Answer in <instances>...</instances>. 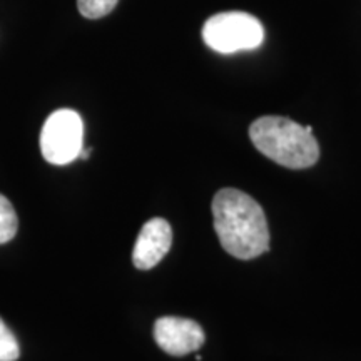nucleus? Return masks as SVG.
I'll use <instances>...</instances> for the list:
<instances>
[{
	"label": "nucleus",
	"instance_id": "nucleus-1",
	"mask_svg": "<svg viewBox=\"0 0 361 361\" xmlns=\"http://www.w3.org/2000/svg\"><path fill=\"white\" fill-rule=\"evenodd\" d=\"M214 231L221 246L236 259H255L269 250V228L263 207L250 194L219 189L213 200Z\"/></svg>",
	"mask_w": 361,
	"mask_h": 361
},
{
	"label": "nucleus",
	"instance_id": "nucleus-4",
	"mask_svg": "<svg viewBox=\"0 0 361 361\" xmlns=\"http://www.w3.org/2000/svg\"><path fill=\"white\" fill-rule=\"evenodd\" d=\"M84 123L82 117L72 109L52 112L40 130V151L51 164L66 166L75 161L82 151Z\"/></svg>",
	"mask_w": 361,
	"mask_h": 361
},
{
	"label": "nucleus",
	"instance_id": "nucleus-2",
	"mask_svg": "<svg viewBox=\"0 0 361 361\" xmlns=\"http://www.w3.org/2000/svg\"><path fill=\"white\" fill-rule=\"evenodd\" d=\"M250 139L261 154L288 169H308L319 159L311 126L283 116H263L250 126Z\"/></svg>",
	"mask_w": 361,
	"mask_h": 361
},
{
	"label": "nucleus",
	"instance_id": "nucleus-5",
	"mask_svg": "<svg viewBox=\"0 0 361 361\" xmlns=\"http://www.w3.org/2000/svg\"><path fill=\"white\" fill-rule=\"evenodd\" d=\"M154 340L162 351L173 356H186L204 345L201 324L179 316H162L154 323Z\"/></svg>",
	"mask_w": 361,
	"mask_h": 361
},
{
	"label": "nucleus",
	"instance_id": "nucleus-8",
	"mask_svg": "<svg viewBox=\"0 0 361 361\" xmlns=\"http://www.w3.org/2000/svg\"><path fill=\"white\" fill-rule=\"evenodd\" d=\"M119 0H78V8L85 19H101L114 11Z\"/></svg>",
	"mask_w": 361,
	"mask_h": 361
},
{
	"label": "nucleus",
	"instance_id": "nucleus-10",
	"mask_svg": "<svg viewBox=\"0 0 361 361\" xmlns=\"http://www.w3.org/2000/svg\"><path fill=\"white\" fill-rule=\"evenodd\" d=\"M90 156V149L89 147H82V151H80V154H79V157H82V159H87V157Z\"/></svg>",
	"mask_w": 361,
	"mask_h": 361
},
{
	"label": "nucleus",
	"instance_id": "nucleus-3",
	"mask_svg": "<svg viewBox=\"0 0 361 361\" xmlns=\"http://www.w3.org/2000/svg\"><path fill=\"white\" fill-rule=\"evenodd\" d=\"M206 45L219 54L255 51L264 40L263 24L247 12H221L202 25Z\"/></svg>",
	"mask_w": 361,
	"mask_h": 361
},
{
	"label": "nucleus",
	"instance_id": "nucleus-6",
	"mask_svg": "<svg viewBox=\"0 0 361 361\" xmlns=\"http://www.w3.org/2000/svg\"><path fill=\"white\" fill-rule=\"evenodd\" d=\"M173 245V229L162 218H152L142 226L135 239L133 263L137 269L147 271L157 266L168 255Z\"/></svg>",
	"mask_w": 361,
	"mask_h": 361
},
{
	"label": "nucleus",
	"instance_id": "nucleus-7",
	"mask_svg": "<svg viewBox=\"0 0 361 361\" xmlns=\"http://www.w3.org/2000/svg\"><path fill=\"white\" fill-rule=\"evenodd\" d=\"M17 228H19V221H17L16 209L11 201L4 194H0V245H6L13 239Z\"/></svg>",
	"mask_w": 361,
	"mask_h": 361
},
{
	"label": "nucleus",
	"instance_id": "nucleus-9",
	"mask_svg": "<svg viewBox=\"0 0 361 361\" xmlns=\"http://www.w3.org/2000/svg\"><path fill=\"white\" fill-rule=\"evenodd\" d=\"M20 356L19 343L4 319L0 318V361H17Z\"/></svg>",
	"mask_w": 361,
	"mask_h": 361
}]
</instances>
